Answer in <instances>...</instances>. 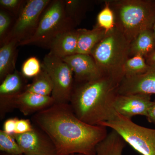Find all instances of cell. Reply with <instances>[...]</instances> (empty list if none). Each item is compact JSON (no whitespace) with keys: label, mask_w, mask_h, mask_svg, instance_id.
Listing matches in <instances>:
<instances>
[{"label":"cell","mask_w":155,"mask_h":155,"mask_svg":"<svg viewBox=\"0 0 155 155\" xmlns=\"http://www.w3.org/2000/svg\"><path fill=\"white\" fill-rule=\"evenodd\" d=\"M117 94H155V66H150L142 74L124 77L117 89Z\"/></svg>","instance_id":"13"},{"label":"cell","mask_w":155,"mask_h":155,"mask_svg":"<svg viewBox=\"0 0 155 155\" xmlns=\"http://www.w3.org/2000/svg\"><path fill=\"white\" fill-rule=\"evenodd\" d=\"M146 118L149 122L155 125V101L152 102Z\"/></svg>","instance_id":"30"},{"label":"cell","mask_w":155,"mask_h":155,"mask_svg":"<svg viewBox=\"0 0 155 155\" xmlns=\"http://www.w3.org/2000/svg\"><path fill=\"white\" fill-rule=\"evenodd\" d=\"M34 128L29 119H18L14 134L28 133L33 130Z\"/></svg>","instance_id":"28"},{"label":"cell","mask_w":155,"mask_h":155,"mask_svg":"<svg viewBox=\"0 0 155 155\" xmlns=\"http://www.w3.org/2000/svg\"><path fill=\"white\" fill-rule=\"evenodd\" d=\"M150 66L147 64L144 57L135 55L129 58L123 67L124 77L140 75L146 72Z\"/></svg>","instance_id":"22"},{"label":"cell","mask_w":155,"mask_h":155,"mask_svg":"<svg viewBox=\"0 0 155 155\" xmlns=\"http://www.w3.org/2000/svg\"><path fill=\"white\" fill-rule=\"evenodd\" d=\"M42 70V64L36 57H31L26 59L21 67V73L25 78H34Z\"/></svg>","instance_id":"25"},{"label":"cell","mask_w":155,"mask_h":155,"mask_svg":"<svg viewBox=\"0 0 155 155\" xmlns=\"http://www.w3.org/2000/svg\"><path fill=\"white\" fill-rule=\"evenodd\" d=\"M1 155H12L7 154L5 153H3L2 154H1ZM24 155L22 154V155Z\"/></svg>","instance_id":"34"},{"label":"cell","mask_w":155,"mask_h":155,"mask_svg":"<svg viewBox=\"0 0 155 155\" xmlns=\"http://www.w3.org/2000/svg\"><path fill=\"white\" fill-rule=\"evenodd\" d=\"M25 78L21 72L15 70L6 76L0 85V96H13L25 91Z\"/></svg>","instance_id":"18"},{"label":"cell","mask_w":155,"mask_h":155,"mask_svg":"<svg viewBox=\"0 0 155 155\" xmlns=\"http://www.w3.org/2000/svg\"><path fill=\"white\" fill-rule=\"evenodd\" d=\"M77 54H91L94 48L104 38L106 31L95 26L92 29L78 28Z\"/></svg>","instance_id":"16"},{"label":"cell","mask_w":155,"mask_h":155,"mask_svg":"<svg viewBox=\"0 0 155 155\" xmlns=\"http://www.w3.org/2000/svg\"><path fill=\"white\" fill-rule=\"evenodd\" d=\"M18 118H11L7 119L3 125L2 130L8 134L14 135L16 130V123Z\"/></svg>","instance_id":"29"},{"label":"cell","mask_w":155,"mask_h":155,"mask_svg":"<svg viewBox=\"0 0 155 155\" xmlns=\"http://www.w3.org/2000/svg\"><path fill=\"white\" fill-rule=\"evenodd\" d=\"M10 13L3 9L0 11V39L2 43L11 30L12 18Z\"/></svg>","instance_id":"26"},{"label":"cell","mask_w":155,"mask_h":155,"mask_svg":"<svg viewBox=\"0 0 155 155\" xmlns=\"http://www.w3.org/2000/svg\"><path fill=\"white\" fill-rule=\"evenodd\" d=\"M42 69L52 82L51 96L54 104H69L74 84V74L69 65L65 61L49 53L44 58Z\"/></svg>","instance_id":"7"},{"label":"cell","mask_w":155,"mask_h":155,"mask_svg":"<svg viewBox=\"0 0 155 155\" xmlns=\"http://www.w3.org/2000/svg\"><path fill=\"white\" fill-rule=\"evenodd\" d=\"M32 120L48 137L57 155H96L107 127L89 125L76 116L69 104H56L35 114Z\"/></svg>","instance_id":"1"},{"label":"cell","mask_w":155,"mask_h":155,"mask_svg":"<svg viewBox=\"0 0 155 155\" xmlns=\"http://www.w3.org/2000/svg\"><path fill=\"white\" fill-rule=\"evenodd\" d=\"M24 155H57L55 147L46 134L35 127L32 131L22 134H14Z\"/></svg>","instance_id":"10"},{"label":"cell","mask_w":155,"mask_h":155,"mask_svg":"<svg viewBox=\"0 0 155 155\" xmlns=\"http://www.w3.org/2000/svg\"><path fill=\"white\" fill-rule=\"evenodd\" d=\"M25 2L22 0H1L0 5L3 10L18 16Z\"/></svg>","instance_id":"27"},{"label":"cell","mask_w":155,"mask_h":155,"mask_svg":"<svg viewBox=\"0 0 155 155\" xmlns=\"http://www.w3.org/2000/svg\"><path fill=\"white\" fill-rule=\"evenodd\" d=\"M104 8L98 14L96 26L105 31L113 30L116 27L114 12L107 1L104 2Z\"/></svg>","instance_id":"23"},{"label":"cell","mask_w":155,"mask_h":155,"mask_svg":"<svg viewBox=\"0 0 155 155\" xmlns=\"http://www.w3.org/2000/svg\"><path fill=\"white\" fill-rule=\"evenodd\" d=\"M75 27L67 17L64 1L53 0L43 12L32 36L20 43L19 46L35 45L48 48L52 40L57 35Z\"/></svg>","instance_id":"5"},{"label":"cell","mask_w":155,"mask_h":155,"mask_svg":"<svg viewBox=\"0 0 155 155\" xmlns=\"http://www.w3.org/2000/svg\"><path fill=\"white\" fill-rule=\"evenodd\" d=\"M53 90V83L49 75L42 69L40 73L33 78L31 83L27 85L25 91L44 96H51Z\"/></svg>","instance_id":"20"},{"label":"cell","mask_w":155,"mask_h":155,"mask_svg":"<svg viewBox=\"0 0 155 155\" xmlns=\"http://www.w3.org/2000/svg\"><path fill=\"white\" fill-rule=\"evenodd\" d=\"M126 144L121 136L112 130L97 146L96 155H122Z\"/></svg>","instance_id":"19"},{"label":"cell","mask_w":155,"mask_h":155,"mask_svg":"<svg viewBox=\"0 0 155 155\" xmlns=\"http://www.w3.org/2000/svg\"><path fill=\"white\" fill-rule=\"evenodd\" d=\"M155 51V36L152 29L139 34L130 43V56L140 55L147 58Z\"/></svg>","instance_id":"17"},{"label":"cell","mask_w":155,"mask_h":155,"mask_svg":"<svg viewBox=\"0 0 155 155\" xmlns=\"http://www.w3.org/2000/svg\"><path fill=\"white\" fill-rule=\"evenodd\" d=\"M54 104L51 96H44L24 91L13 96H0V119L15 109L25 116L43 110Z\"/></svg>","instance_id":"9"},{"label":"cell","mask_w":155,"mask_h":155,"mask_svg":"<svg viewBox=\"0 0 155 155\" xmlns=\"http://www.w3.org/2000/svg\"><path fill=\"white\" fill-rule=\"evenodd\" d=\"M152 30L153 31V32L155 36V21L154 23L153 26Z\"/></svg>","instance_id":"32"},{"label":"cell","mask_w":155,"mask_h":155,"mask_svg":"<svg viewBox=\"0 0 155 155\" xmlns=\"http://www.w3.org/2000/svg\"><path fill=\"white\" fill-rule=\"evenodd\" d=\"M69 155H84L83 154H70Z\"/></svg>","instance_id":"33"},{"label":"cell","mask_w":155,"mask_h":155,"mask_svg":"<svg viewBox=\"0 0 155 155\" xmlns=\"http://www.w3.org/2000/svg\"><path fill=\"white\" fill-rule=\"evenodd\" d=\"M0 150L7 154H23L14 136L6 133L2 130H0Z\"/></svg>","instance_id":"24"},{"label":"cell","mask_w":155,"mask_h":155,"mask_svg":"<svg viewBox=\"0 0 155 155\" xmlns=\"http://www.w3.org/2000/svg\"><path fill=\"white\" fill-rule=\"evenodd\" d=\"M51 1H26L4 41L15 39L19 44L30 38L36 30L43 12Z\"/></svg>","instance_id":"8"},{"label":"cell","mask_w":155,"mask_h":155,"mask_svg":"<svg viewBox=\"0 0 155 155\" xmlns=\"http://www.w3.org/2000/svg\"><path fill=\"white\" fill-rule=\"evenodd\" d=\"M152 102L149 95L117 94L114 100V109L127 119H131L136 116L146 117Z\"/></svg>","instance_id":"12"},{"label":"cell","mask_w":155,"mask_h":155,"mask_svg":"<svg viewBox=\"0 0 155 155\" xmlns=\"http://www.w3.org/2000/svg\"><path fill=\"white\" fill-rule=\"evenodd\" d=\"M119 85L108 76L75 84L69 104L78 119L89 125H100L115 113L114 103Z\"/></svg>","instance_id":"2"},{"label":"cell","mask_w":155,"mask_h":155,"mask_svg":"<svg viewBox=\"0 0 155 155\" xmlns=\"http://www.w3.org/2000/svg\"><path fill=\"white\" fill-rule=\"evenodd\" d=\"M147 64L150 66H155V51L146 58Z\"/></svg>","instance_id":"31"},{"label":"cell","mask_w":155,"mask_h":155,"mask_svg":"<svg viewBox=\"0 0 155 155\" xmlns=\"http://www.w3.org/2000/svg\"><path fill=\"white\" fill-rule=\"evenodd\" d=\"M100 125L115 130L141 155H155V129L137 125L116 111L110 120Z\"/></svg>","instance_id":"6"},{"label":"cell","mask_w":155,"mask_h":155,"mask_svg":"<svg viewBox=\"0 0 155 155\" xmlns=\"http://www.w3.org/2000/svg\"><path fill=\"white\" fill-rule=\"evenodd\" d=\"M115 16L116 27L132 41L145 30L152 29L155 21V1H107Z\"/></svg>","instance_id":"3"},{"label":"cell","mask_w":155,"mask_h":155,"mask_svg":"<svg viewBox=\"0 0 155 155\" xmlns=\"http://www.w3.org/2000/svg\"><path fill=\"white\" fill-rule=\"evenodd\" d=\"M62 59L72 69L75 84L88 82L104 75L90 54H76Z\"/></svg>","instance_id":"11"},{"label":"cell","mask_w":155,"mask_h":155,"mask_svg":"<svg viewBox=\"0 0 155 155\" xmlns=\"http://www.w3.org/2000/svg\"><path fill=\"white\" fill-rule=\"evenodd\" d=\"M65 11L67 17L72 21L74 25L79 24L89 6L88 1L79 0H66Z\"/></svg>","instance_id":"21"},{"label":"cell","mask_w":155,"mask_h":155,"mask_svg":"<svg viewBox=\"0 0 155 155\" xmlns=\"http://www.w3.org/2000/svg\"><path fill=\"white\" fill-rule=\"evenodd\" d=\"M78 31L75 28L62 31L49 45L50 54L61 59L77 54Z\"/></svg>","instance_id":"14"},{"label":"cell","mask_w":155,"mask_h":155,"mask_svg":"<svg viewBox=\"0 0 155 155\" xmlns=\"http://www.w3.org/2000/svg\"><path fill=\"white\" fill-rule=\"evenodd\" d=\"M19 42L15 39L5 40L0 48V81L15 71L17 48Z\"/></svg>","instance_id":"15"},{"label":"cell","mask_w":155,"mask_h":155,"mask_svg":"<svg viewBox=\"0 0 155 155\" xmlns=\"http://www.w3.org/2000/svg\"><path fill=\"white\" fill-rule=\"evenodd\" d=\"M130 43L115 27L106 32L90 54L104 75L110 78L119 86L124 77V64L130 58Z\"/></svg>","instance_id":"4"}]
</instances>
